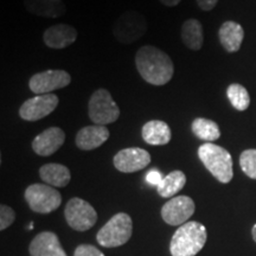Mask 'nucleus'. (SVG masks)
<instances>
[{"mask_svg": "<svg viewBox=\"0 0 256 256\" xmlns=\"http://www.w3.org/2000/svg\"><path fill=\"white\" fill-rule=\"evenodd\" d=\"M136 66L144 81L153 86H165L174 74L171 57L153 46H142L136 54Z\"/></svg>", "mask_w": 256, "mask_h": 256, "instance_id": "obj_1", "label": "nucleus"}, {"mask_svg": "<svg viewBox=\"0 0 256 256\" xmlns=\"http://www.w3.org/2000/svg\"><path fill=\"white\" fill-rule=\"evenodd\" d=\"M208 238L206 228L196 220L184 223L176 230L170 243L172 256H194L203 249Z\"/></svg>", "mask_w": 256, "mask_h": 256, "instance_id": "obj_2", "label": "nucleus"}, {"mask_svg": "<svg viewBox=\"0 0 256 256\" xmlns=\"http://www.w3.org/2000/svg\"><path fill=\"white\" fill-rule=\"evenodd\" d=\"M198 158L220 183L228 184L232 179V158L226 148L214 142H206L198 148Z\"/></svg>", "mask_w": 256, "mask_h": 256, "instance_id": "obj_3", "label": "nucleus"}, {"mask_svg": "<svg viewBox=\"0 0 256 256\" xmlns=\"http://www.w3.org/2000/svg\"><path fill=\"white\" fill-rule=\"evenodd\" d=\"M133 232V222L128 214L114 215L98 232L96 240L104 248H115L130 241Z\"/></svg>", "mask_w": 256, "mask_h": 256, "instance_id": "obj_4", "label": "nucleus"}, {"mask_svg": "<svg viewBox=\"0 0 256 256\" xmlns=\"http://www.w3.org/2000/svg\"><path fill=\"white\" fill-rule=\"evenodd\" d=\"M148 25L145 16L140 12L130 11L124 12L116 18L113 25V34L121 44H132L139 40L147 32Z\"/></svg>", "mask_w": 256, "mask_h": 256, "instance_id": "obj_5", "label": "nucleus"}, {"mask_svg": "<svg viewBox=\"0 0 256 256\" xmlns=\"http://www.w3.org/2000/svg\"><path fill=\"white\" fill-rule=\"evenodd\" d=\"M88 115L95 124L107 126L119 119V106L107 89L100 88L92 92L88 102Z\"/></svg>", "mask_w": 256, "mask_h": 256, "instance_id": "obj_6", "label": "nucleus"}, {"mask_svg": "<svg viewBox=\"0 0 256 256\" xmlns=\"http://www.w3.org/2000/svg\"><path fill=\"white\" fill-rule=\"evenodd\" d=\"M24 197L30 209L37 214H50L62 204L60 192L48 184H31L25 190Z\"/></svg>", "mask_w": 256, "mask_h": 256, "instance_id": "obj_7", "label": "nucleus"}, {"mask_svg": "<svg viewBox=\"0 0 256 256\" xmlns=\"http://www.w3.org/2000/svg\"><path fill=\"white\" fill-rule=\"evenodd\" d=\"M64 216L69 226L76 232H87L98 220V212L90 203L78 197H74L66 203Z\"/></svg>", "mask_w": 256, "mask_h": 256, "instance_id": "obj_8", "label": "nucleus"}, {"mask_svg": "<svg viewBox=\"0 0 256 256\" xmlns=\"http://www.w3.org/2000/svg\"><path fill=\"white\" fill-rule=\"evenodd\" d=\"M72 82V76L66 70L50 69L34 74L28 81L30 90L37 95L52 94L57 89L66 88Z\"/></svg>", "mask_w": 256, "mask_h": 256, "instance_id": "obj_9", "label": "nucleus"}, {"mask_svg": "<svg viewBox=\"0 0 256 256\" xmlns=\"http://www.w3.org/2000/svg\"><path fill=\"white\" fill-rule=\"evenodd\" d=\"M58 96L52 94L36 95L24 101L19 108V116L25 121H38L52 113L58 106Z\"/></svg>", "mask_w": 256, "mask_h": 256, "instance_id": "obj_10", "label": "nucleus"}, {"mask_svg": "<svg viewBox=\"0 0 256 256\" xmlns=\"http://www.w3.org/2000/svg\"><path fill=\"white\" fill-rule=\"evenodd\" d=\"M196 206L191 197L176 196L162 208V217L170 226H183L194 215Z\"/></svg>", "mask_w": 256, "mask_h": 256, "instance_id": "obj_11", "label": "nucleus"}, {"mask_svg": "<svg viewBox=\"0 0 256 256\" xmlns=\"http://www.w3.org/2000/svg\"><path fill=\"white\" fill-rule=\"evenodd\" d=\"M151 162V154L144 148L130 147L121 150L115 154L113 164L118 171L124 174H133L142 171Z\"/></svg>", "mask_w": 256, "mask_h": 256, "instance_id": "obj_12", "label": "nucleus"}, {"mask_svg": "<svg viewBox=\"0 0 256 256\" xmlns=\"http://www.w3.org/2000/svg\"><path fill=\"white\" fill-rule=\"evenodd\" d=\"M66 142V133L60 127H50L38 134L32 142V150L38 156H49L56 153Z\"/></svg>", "mask_w": 256, "mask_h": 256, "instance_id": "obj_13", "label": "nucleus"}, {"mask_svg": "<svg viewBox=\"0 0 256 256\" xmlns=\"http://www.w3.org/2000/svg\"><path fill=\"white\" fill-rule=\"evenodd\" d=\"M78 40L76 28L68 24H56L44 31L43 40L51 49H66Z\"/></svg>", "mask_w": 256, "mask_h": 256, "instance_id": "obj_14", "label": "nucleus"}, {"mask_svg": "<svg viewBox=\"0 0 256 256\" xmlns=\"http://www.w3.org/2000/svg\"><path fill=\"white\" fill-rule=\"evenodd\" d=\"M110 130L101 124H92L81 128L76 134V146L82 151H92L98 148L110 139Z\"/></svg>", "mask_w": 256, "mask_h": 256, "instance_id": "obj_15", "label": "nucleus"}, {"mask_svg": "<svg viewBox=\"0 0 256 256\" xmlns=\"http://www.w3.org/2000/svg\"><path fill=\"white\" fill-rule=\"evenodd\" d=\"M31 256H66L55 232H43L34 236L30 243Z\"/></svg>", "mask_w": 256, "mask_h": 256, "instance_id": "obj_16", "label": "nucleus"}, {"mask_svg": "<svg viewBox=\"0 0 256 256\" xmlns=\"http://www.w3.org/2000/svg\"><path fill=\"white\" fill-rule=\"evenodd\" d=\"M144 142L152 146H164L171 142V128L165 121L151 120L142 128Z\"/></svg>", "mask_w": 256, "mask_h": 256, "instance_id": "obj_17", "label": "nucleus"}, {"mask_svg": "<svg viewBox=\"0 0 256 256\" xmlns=\"http://www.w3.org/2000/svg\"><path fill=\"white\" fill-rule=\"evenodd\" d=\"M220 42L226 51L232 54L238 52L242 46V42L244 40V30L242 25L236 22L229 20L220 25L218 31Z\"/></svg>", "mask_w": 256, "mask_h": 256, "instance_id": "obj_18", "label": "nucleus"}, {"mask_svg": "<svg viewBox=\"0 0 256 256\" xmlns=\"http://www.w3.org/2000/svg\"><path fill=\"white\" fill-rule=\"evenodd\" d=\"M24 6L30 14L43 18H58L66 12L62 0H24Z\"/></svg>", "mask_w": 256, "mask_h": 256, "instance_id": "obj_19", "label": "nucleus"}, {"mask_svg": "<svg viewBox=\"0 0 256 256\" xmlns=\"http://www.w3.org/2000/svg\"><path fill=\"white\" fill-rule=\"evenodd\" d=\"M40 176L44 183L54 188H64L70 183L72 174L69 168L62 164L50 162L40 168Z\"/></svg>", "mask_w": 256, "mask_h": 256, "instance_id": "obj_20", "label": "nucleus"}, {"mask_svg": "<svg viewBox=\"0 0 256 256\" xmlns=\"http://www.w3.org/2000/svg\"><path fill=\"white\" fill-rule=\"evenodd\" d=\"M182 40L185 44V46L190 50H200L203 46L204 34H203V26L198 19H188L182 25Z\"/></svg>", "mask_w": 256, "mask_h": 256, "instance_id": "obj_21", "label": "nucleus"}, {"mask_svg": "<svg viewBox=\"0 0 256 256\" xmlns=\"http://www.w3.org/2000/svg\"><path fill=\"white\" fill-rule=\"evenodd\" d=\"M185 184H186V176L183 171L176 170L162 178V180L156 186V191L160 197L171 198L176 196L185 186Z\"/></svg>", "mask_w": 256, "mask_h": 256, "instance_id": "obj_22", "label": "nucleus"}, {"mask_svg": "<svg viewBox=\"0 0 256 256\" xmlns=\"http://www.w3.org/2000/svg\"><path fill=\"white\" fill-rule=\"evenodd\" d=\"M192 133L196 136L200 140L206 142H216L220 139V130L218 124L215 121L206 119V118H197L192 121L191 124Z\"/></svg>", "mask_w": 256, "mask_h": 256, "instance_id": "obj_23", "label": "nucleus"}, {"mask_svg": "<svg viewBox=\"0 0 256 256\" xmlns=\"http://www.w3.org/2000/svg\"><path fill=\"white\" fill-rule=\"evenodd\" d=\"M226 96H228L230 104L236 110H246L250 104V96L247 89L238 83H232L226 89Z\"/></svg>", "mask_w": 256, "mask_h": 256, "instance_id": "obj_24", "label": "nucleus"}, {"mask_svg": "<svg viewBox=\"0 0 256 256\" xmlns=\"http://www.w3.org/2000/svg\"><path fill=\"white\" fill-rule=\"evenodd\" d=\"M240 166L249 178L256 179V150H246L240 156Z\"/></svg>", "mask_w": 256, "mask_h": 256, "instance_id": "obj_25", "label": "nucleus"}, {"mask_svg": "<svg viewBox=\"0 0 256 256\" xmlns=\"http://www.w3.org/2000/svg\"><path fill=\"white\" fill-rule=\"evenodd\" d=\"M14 218L16 214L14 209L5 204H2L0 206V230L8 229L14 222Z\"/></svg>", "mask_w": 256, "mask_h": 256, "instance_id": "obj_26", "label": "nucleus"}, {"mask_svg": "<svg viewBox=\"0 0 256 256\" xmlns=\"http://www.w3.org/2000/svg\"><path fill=\"white\" fill-rule=\"evenodd\" d=\"M74 256H104V254L94 246L81 244L75 249Z\"/></svg>", "mask_w": 256, "mask_h": 256, "instance_id": "obj_27", "label": "nucleus"}, {"mask_svg": "<svg viewBox=\"0 0 256 256\" xmlns=\"http://www.w3.org/2000/svg\"><path fill=\"white\" fill-rule=\"evenodd\" d=\"M162 178H164L162 177V174L156 168L151 170V171L146 174V180L151 185H154V186H158V185L160 184V182L162 180Z\"/></svg>", "mask_w": 256, "mask_h": 256, "instance_id": "obj_28", "label": "nucleus"}, {"mask_svg": "<svg viewBox=\"0 0 256 256\" xmlns=\"http://www.w3.org/2000/svg\"><path fill=\"white\" fill-rule=\"evenodd\" d=\"M196 2L200 10H203V11H211V10L215 8L218 0H196Z\"/></svg>", "mask_w": 256, "mask_h": 256, "instance_id": "obj_29", "label": "nucleus"}, {"mask_svg": "<svg viewBox=\"0 0 256 256\" xmlns=\"http://www.w3.org/2000/svg\"><path fill=\"white\" fill-rule=\"evenodd\" d=\"M159 2H162V5L168 6V8H174V6H177L182 0H159Z\"/></svg>", "mask_w": 256, "mask_h": 256, "instance_id": "obj_30", "label": "nucleus"}, {"mask_svg": "<svg viewBox=\"0 0 256 256\" xmlns=\"http://www.w3.org/2000/svg\"><path fill=\"white\" fill-rule=\"evenodd\" d=\"M252 238H254V241L256 242V224H255V226H252Z\"/></svg>", "mask_w": 256, "mask_h": 256, "instance_id": "obj_31", "label": "nucleus"}]
</instances>
